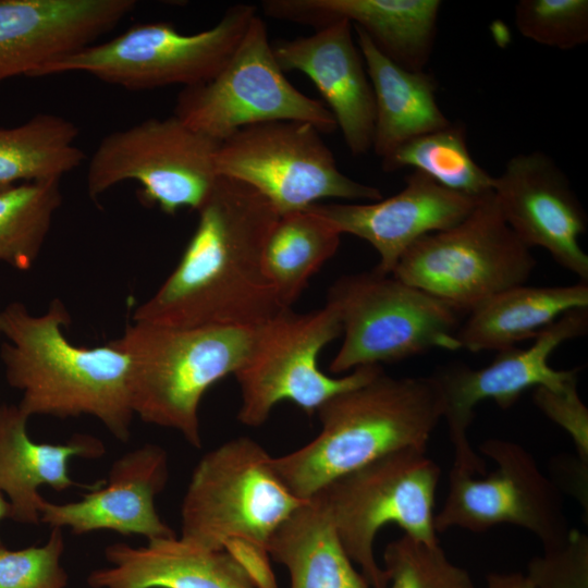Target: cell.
Segmentation results:
<instances>
[{"instance_id":"6da1fadb","label":"cell","mask_w":588,"mask_h":588,"mask_svg":"<svg viewBox=\"0 0 588 588\" xmlns=\"http://www.w3.org/2000/svg\"><path fill=\"white\" fill-rule=\"evenodd\" d=\"M196 229L177 265L137 306L134 322L172 328H257L285 309L264 266L280 217L256 189L218 176L197 210Z\"/></svg>"},{"instance_id":"7a4b0ae2","label":"cell","mask_w":588,"mask_h":588,"mask_svg":"<svg viewBox=\"0 0 588 588\" xmlns=\"http://www.w3.org/2000/svg\"><path fill=\"white\" fill-rule=\"evenodd\" d=\"M70 323L59 298L41 315L20 302L0 310V332L7 338L0 356L9 384L22 392L17 406L28 418L93 416L127 442L135 416L130 357L111 341L95 347L69 342L62 328Z\"/></svg>"},{"instance_id":"3957f363","label":"cell","mask_w":588,"mask_h":588,"mask_svg":"<svg viewBox=\"0 0 588 588\" xmlns=\"http://www.w3.org/2000/svg\"><path fill=\"white\" fill-rule=\"evenodd\" d=\"M317 414L319 433L272 460L281 481L301 500L385 454L427 449L442 419V399L432 376L391 377L382 371L335 394Z\"/></svg>"},{"instance_id":"277c9868","label":"cell","mask_w":588,"mask_h":588,"mask_svg":"<svg viewBox=\"0 0 588 588\" xmlns=\"http://www.w3.org/2000/svg\"><path fill=\"white\" fill-rule=\"evenodd\" d=\"M272 460L249 437L225 441L199 460L181 505L182 539L233 554L265 586L275 581L268 543L306 501L289 491Z\"/></svg>"},{"instance_id":"5b68a950","label":"cell","mask_w":588,"mask_h":588,"mask_svg":"<svg viewBox=\"0 0 588 588\" xmlns=\"http://www.w3.org/2000/svg\"><path fill=\"white\" fill-rule=\"evenodd\" d=\"M257 328H172L134 322L111 343L131 360L134 415L180 432L201 448L199 405L218 381L234 375L255 346Z\"/></svg>"},{"instance_id":"8992f818","label":"cell","mask_w":588,"mask_h":588,"mask_svg":"<svg viewBox=\"0 0 588 588\" xmlns=\"http://www.w3.org/2000/svg\"><path fill=\"white\" fill-rule=\"evenodd\" d=\"M326 304L338 314L343 335L329 366L333 373L392 364L434 348H461V313L375 268L336 279Z\"/></svg>"},{"instance_id":"52a82bcc","label":"cell","mask_w":588,"mask_h":588,"mask_svg":"<svg viewBox=\"0 0 588 588\" xmlns=\"http://www.w3.org/2000/svg\"><path fill=\"white\" fill-rule=\"evenodd\" d=\"M440 476L441 468L427 449L406 448L333 480L317 493L345 552L371 588L389 587L388 574L373 552L384 525L396 524L417 541L439 544L433 506Z\"/></svg>"},{"instance_id":"ba28073f","label":"cell","mask_w":588,"mask_h":588,"mask_svg":"<svg viewBox=\"0 0 588 588\" xmlns=\"http://www.w3.org/2000/svg\"><path fill=\"white\" fill-rule=\"evenodd\" d=\"M536 264L492 191L457 224L413 243L391 274L468 314L498 293L526 284Z\"/></svg>"},{"instance_id":"9c48e42d","label":"cell","mask_w":588,"mask_h":588,"mask_svg":"<svg viewBox=\"0 0 588 588\" xmlns=\"http://www.w3.org/2000/svg\"><path fill=\"white\" fill-rule=\"evenodd\" d=\"M256 15L255 5L238 3L196 34H183L163 21L138 23L108 41L44 64L33 77L83 72L130 90L194 86L218 74Z\"/></svg>"},{"instance_id":"30bf717a","label":"cell","mask_w":588,"mask_h":588,"mask_svg":"<svg viewBox=\"0 0 588 588\" xmlns=\"http://www.w3.org/2000/svg\"><path fill=\"white\" fill-rule=\"evenodd\" d=\"M342 334L338 314L329 305L304 314L291 308L258 327L255 346L234 373L241 393L237 419L257 428L282 402L296 404L313 416L329 399L356 388L383 371L369 365L341 377H330L318 367L323 347Z\"/></svg>"},{"instance_id":"8fae6325","label":"cell","mask_w":588,"mask_h":588,"mask_svg":"<svg viewBox=\"0 0 588 588\" xmlns=\"http://www.w3.org/2000/svg\"><path fill=\"white\" fill-rule=\"evenodd\" d=\"M173 114L218 143L242 127L273 121L306 122L327 134L338 128L327 106L285 77L258 14L216 76L182 88Z\"/></svg>"},{"instance_id":"7c38bea8","label":"cell","mask_w":588,"mask_h":588,"mask_svg":"<svg viewBox=\"0 0 588 588\" xmlns=\"http://www.w3.org/2000/svg\"><path fill=\"white\" fill-rule=\"evenodd\" d=\"M310 123L273 121L240 128L218 146V176L237 180L266 197L280 215L321 199L376 201V186L345 175Z\"/></svg>"},{"instance_id":"4fadbf2b","label":"cell","mask_w":588,"mask_h":588,"mask_svg":"<svg viewBox=\"0 0 588 588\" xmlns=\"http://www.w3.org/2000/svg\"><path fill=\"white\" fill-rule=\"evenodd\" d=\"M219 144L174 114L112 132L89 160L88 195L96 199L123 181H136L143 205L157 206L170 216L183 208L197 211L218 177Z\"/></svg>"},{"instance_id":"5bb4252c","label":"cell","mask_w":588,"mask_h":588,"mask_svg":"<svg viewBox=\"0 0 588 588\" xmlns=\"http://www.w3.org/2000/svg\"><path fill=\"white\" fill-rule=\"evenodd\" d=\"M479 451L495 468L485 475L451 468L448 497L434 515L436 531L460 527L482 532L511 524L534 534L544 551L563 546L572 529L562 495L532 454L516 442L497 438L485 440Z\"/></svg>"},{"instance_id":"9a60e30c","label":"cell","mask_w":588,"mask_h":588,"mask_svg":"<svg viewBox=\"0 0 588 588\" xmlns=\"http://www.w3.org/2000/svg\"><path fill=\"white\" fill-rule=\"evenodd\" d=\"M588 332V307L567 311L540 331L527 348L513 346L500 352L486 367L474 369L465 364L441 366L431 376L442 399V418L454 448L455 468L485 475L483 460L471 449L467 431L476 405L492 400L500 408L513 406L528 389L546 387L560 390L578 380V369L558 370L549 365L552 353L563 343Z\"/></svg>"},{"instance_id":"2e32d148","label":"cell","mask_w":588,"mask_h":588,"mask_svg":"<svg viewBox=\"0 0 588 588\" xmlns=\"http://www.w3.org/2000/svg\"><path fill=\"white\" fill-rule=\"evenodd\" d=\"M493 193L505 221L528 248L546 249L560 267L587 283L588 255L579 244L587 213L549 155L534 150L510 158L494 176Z\"/></svg>"},{"instance_id":"e0dca14e","label":"cell","mask_w":588,"mask_h":588,"mask_svg":"<svg viewBox=\"0 0 588 588\" xmlns=\"http://www.w3.org/2000/svg\"><path fill=\"white\" fill-rule=\"evenodd\" d=\"M395 195L365 204L317 203L309 207L341 235L368 242L378 253L375 269L391 274L406 249L424 235L465 219L480 197L453 192L413 170Z\"/></svg>"},{"instance_id":"ac0fdd59","label":"cell","mask_w":588,"mask_h":588,"mask_svg":"<svg viewBox=\"0 0 588 588\" xmlns=\"http://www.w3.org/2000/svg\"><path fill=\"white\" fill-rule=\"evenodd\" d=\"M134 0H0V83L93 45Z\"/></svg>"},{"instance_id":"d6986e66","label":"cell","mask_w":588,"mask_h":588,"mask_svg":"<svg viewBox=\"0 0 588 588\" xmlns=\"http://www.w3.org/2000/svg\"><path fill=\"white\" fill-rule=\"evenodd\" d=\"M169 479L168 454L158 444L147 443L130 451L111 465L108 479L75 502L56 504L42 500L40 522L51 528L68 527L81 536L111 530L123 536H145L148 540L176 536L159 516L155 500Z\"/></svg>"},{"instance_id":"ffe728a7","label":"cell","mask_w":588,"mask_h":588,"mask_svg":"<svg viewBox=\"0 0 588 588\" xmlns=\"http://www.w3.org/2000/svg\"><path fill=\"white\" fill-rule=\"evenodd\" d=\"M353 26L339 20L309 36L272 44L274 58L285 72L310 78L333 115L353 156L372 147L376 106L363 56L353 39Z\"/></svg>"},{"instance_id":"44dd1931","label":"cell","mask_w":588,"mask_h":588,"mask_svg":"<svg viewBox=\"0 0 588 588\" xmlns=\"http://www.w3.org/2000/svg\"><path fill=\"white\" fill-rule=\"evenodd\" d=\"M439 0H266L272 17L321 28L346 20L376 48L409 71H425L436 42Z\"/></svg>"},{"instance_id":"7402d4cb","label":"cell","mask_w":588,"mask_h":588,"mask_svg":"<svg viewBox=\"0 0 588 588\" xmlns=\"http://www.w3.org/2000/svg\"><path fill=\"white\" fill-rule=\"evenodd\" d=\"M105 556L110 566L88 575L90 588H262L233 554L176 536L150 539L143 547L117 542L105 549Z\"/></svg>"},{"instance_id":"603a6c76","label":"cell","mask_w":588,"mask_h":588,"mask_svg":"<svg viewBox=\"0 0 588 588\" xmlns=\"http://www.w3.org/2000/svg\"><path fill=\"white\" fill-rule=\"evenodd\" d=\"M29 418L17 405L0 406V490L9 498V518L22 524L40 523L44 498L38 488L49 486L56 491L71 487L93 489L69 475V463L75 456L98 458L105 453L102 442L89 434L76 433L65 443H38L27 434Z\"/></svg>"},{"instance_id":"cb8c5ba5","label":"cell","mask_w":588,"mask_h":588,"mask_svg":"<svg viewBox=\"0 0 588 588\" xmlns=\"http://www.w3.org/2000/svg\"><path fill=\"white\" fill-rule=\"evenodd\" d=\"M354 29L375 96L371 149L378 157L383 159L409 139L451 124L437 102L438 83L432 74L401 68L362 29Z\"/></svg>"},{"instance_id":"d4e9b609","label":"cell","mask_w":588,"mask_h":588,"mask_svg":"<svg viewBox=\"0 0 588 588\" xmlns=\"http://www.w3.org/2000/svg\"><path fill=\"white\" fill-rule=\"evenodd\" d=\"M588 307V284L516 285L492 296L463 320L456 332L461 348L500 352L534 339L561 316Z\"/></svg>"},{"instance_id":"484cf974","label":"cell","mask_w":588,"mask_h":588,"mask_svg":"<svg viewBox=\"0 0 588 588\" xmlns=\"http://www.w3.org/2000/svg\"><path fill=\"white\" fill-rule=\"evenodd\" d=\"M267 551L287 568L290 588H371L355 569L318 494L275 529Z\"/></svg>"},{"instance_id":"4316f807","label":"cell","mask_w":588,"mask_h":588,"mask_svg":"<svg viewBox=\"0 0 588 588\" xmlns=\"http://www.w3.org/2000/svg\"><path fill=\"white\" fill-rule=\"evenodd\" d=\"M340 242L341 234L308 208L280 215L265 245L264 266L284 308L298 299Z\"/></svg>"},{"instance_id":"83f0119b","label":"cell","mask_w":588,"mask_h":588,"mask_svg":"<svg viewBox=\"0 0 588 588\" xmlns=\"http://www.w3.org/2000/svg\"><path fill=\"white\" fill-rule=\"evenodd\" d=\"M77 126L65 118L39 113L23 124L0 127V187L60 180L86 159L75 145Z\"/></svg>"},{"instance_id":"f1b7e54d","label":"cell","mask_w":588,"mask_h":588,"mask_svg":"<svg viewBox=\"0 0 588 588\" xmlns=\"http://www.w3.org/2000/svg\"><path fill=\"white\" fill-rule=\"evenodd\" d=\"M383 171L418 170L440 185L470 197L493 191L494 176L471 157L462 123L419 135L381 159Z\"/></svg>"},{"instance_id":"f546056e","label":"cell","mask_w":588,"mask_h":588,"mask_svg":"<svg viewBox=\"0 0 588 588\" xmlns=\"http://www.w3.org/2000/svg\"><path fill=\"white\" fill-rule=\"evenodd\" d=\"M62 203L60 180L0 187V262L28 270L37 260Z\"/></svg>"},{"instance_id":"4dcf8cb0","label":"cell","mask_w":588,"mask_h":588,"mask_svg":"<svg viewBox=\"0 0 588 588\" xmlns=\"http://www.w3.org/2000/svg\"><path fill=\"white\" fill-rule=\"evenodd\" d=\"M383 568L390 588H476L469 573L452 563L439 544L407 535L387 546Z\"/></svg>"},{"instance_id":"1f68e13d","label":"cell","mask_w":588,"mask_h":588,"mask_svg":"<svg viewBox=\"0 0 588 588\" xmlns=\"http://www.w3.org/2000/svg\"><path fill=\"white\" fill-rule=\"evenodd\" d=\"M514 22L520 35L539 45L575 49L588 41V1L520 0Z\"/></svg>"},{"instance_id":"d6a6232c","label":"cell","mask_w":588,"mask_h":588,"mask_svg":"<svg viewBox=\"0 0 588 588\" xmlns=\"http://www.w3.org/2000/svg\"><path fill=\"white\" fill-rule=\"evenodd\" d=\"M62 528H51L47 542L21 550L0 546V588H65L68 574L61 566Z\"/></svg>"},{"instance_id":"836d02e7","label":"cell","mask_w":588,"mask_h":588,"mask_svg":"<svg viewBox=\"0 0 588 588\" xmlns=\"http://www.w3.org/2000/svg\"><path fill=\"white\" fill-rule=\"evenodd\" d=\"M527 575L536 588H588V537L572 530L563 546L534 558Z\"/></svg>"},{"instance_id":"e575fe53","label":"cell","mask_w":588,"mask_h":588,"mask_svg":"<svg viewBox=\"0 0 588 588\" xmlns=\"http://www.w3.org/2000/svg\"><path fill=\"white\" fill-rule=\"evenodd\" d=\"M577 381L574 380L560 390L537 387L532 393V401L548 418L569 433L575 443L580 466L587 468L588 409L579 397Z\"/></svg>"},{"instance_id":"d590c367","label":"cell","mask_w":588,"mask_h":588,"mask_svg":"<svg viewBox=\"0 0 588 588\" xmlns=\"http://www.w3.org/2000/svg\"><path fill=\"white\" fill-rule=\"evenodd\" d=\"M487 588H536L528 575L520 573H490Z\"/></svg>"},{"instance_id":"8d00e7d4","label":"cell","mask_w":588,"mask_h":588,"mask_svg":"<svg viewBox=\"0 0 588 588\" xmlns=\"http://www.w3.org/2000/svg\"><path fill=\"white\" fill-rule=\"evenodd\" d=\"M10 514V504L9 501H7L3 495L2 491L0 490V520L3 518H9ZM2 544L0 540V546Z\"/></svg>"},{"instance_id":"74e56055","label":"cell","mask_w":588,"mask_h":588,"mask_svg":"<svg viewBox=\"0 0 588 588\" xmlns=\"http://www.w3.org/2000/svg\"><path fill=\"white\" fill-rule=\"evenodd\" d=\"M0 336H1V332H0Z\"/></svg>"}]
</instances>
